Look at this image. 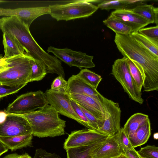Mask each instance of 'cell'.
Returning <instances> with one entry per match:
<instances>
[{
    "label": "cell",
    "instance_id": "obj_28",
    "mask_svg": "<svg viewBox=\"0 0 158 158\" xmlns=\"http://www.w3.org/2000/svg\"><path fill=\"white\" fill-rule=\"evenodd\" d=\"M130 35L144 48L158 57V46L138 32H133Z\"/></svg>",
    "mask_w": 158,
    "mask_h": 158
},
{
    "label": "cell",
    "instance_id": "obj_25",
    "mask_svg": "<svg viewBox=\"0 0 158 158\" xmlns=\"http://www.w3.org/2000/svg\"><path fill=\"white\" fill-rule=\"evenodd\" d=\"M127 62L130 73L140 91L143 85L145 76L143 70L137 63L127 58Z\"/></svg>",
    "mask_w": 158,
    "mask_h": 158
},
{
    "label": "cell",
    "instance_id": "obj_16",
    "mask_svg": "<svg viewBox=\"0 0 158 158\" xmlns=\"http://www.w3.org/2000/svg\"><path fill=\"white\" fill-rule=\"evenodd\" d=\"M111 14L123 23L131 27L132 33L137 32L141 28L151 23L138 15L133 12L131 9L115 10Z\"/></svg>",
    "mask_w": 158,
    "mask_h": 158
},
{
    "label": "cell",
    "instance_id": "obj_14",
    "mask_svg": "<svg viewBox=\"0 0 158 158\" xmlns=\"http://www.w3.org/2000/svg\"><path fill=\"white\" fill-rule=\"evenodd\" d=\"M123 150L115 135L108 136L95 145L89 154L90 158H110L118 156Z\"/></svg>",
    "mask_w": 158,
    "mask_h": 158
},
{
    "label": "cell",
    "instance_id": "obj_43",
    "mask_svg": "<svg viewBox=\"0 0 158 158\" xmlns=\"http://www.w3.org/2000/svg\"><path fill=\"white\" fill-rule=\"evenodd\" d=\"M18 155L16 153H12L7 155L2 158H16Z\"/></svg>",
    "mask_w": 158,
    "mask_h": 158
},
{
    "label": "cell",
    "instance_id": "obj_29",
    "mask_svg": "<svg viewBox=\"0 0 158 158\" xmlns=\"http://www.w3.org/2000/svg\"><path fill=\"white\" fill-rule=\"evenodd\" d=\"M77 75L96 89L102 79L100 75L86 69H81Z\"/></svg>",
    "mask_w": 158,
    "mask_h": 158
},
{
    "label": "cell",
    "instance_id": "obj_5",
    "mask_svg": "<svg viewBox=\"0 0 158 158\" xmlns=\"http://www.w3.org/2000/svg\"><path fill=\"white\" fill-rule=\"evenodd\" d=\"M0 29L3 33L10 34L16 38L31 55L38 48V44L31 35L29 28L18 17H3L0 19Z\"/></svg>",
    "mask_w": 158,
    "mask_h": 158
},
{
    "label": "cell",
    "instance_id": "obj_23",
    "mask_svg": "<svg viewBox=\"0 0 158 158\" xmlns=\"http://www.w3.org/2000/svg\"><path fill=\"white\" fill-rule=\"evenodd\" d=\"M148 118V115L140 113H136L131 115L123 127L128 137L133 134Z\"/></svg>",
    "mask_w": 158,
    "mask_h": 158
},
{
    "label": "cell",
    "instance_id": "obj_46",
    "mask_svg": "<svg viewBox=\"0 0 158 158\" xmlns=\"http://www.w3.org/2000/svg\"><path fill=\"white\" fill-rule=\"evenodd\" d=\"M3 56H2V55L1 54H0V60L2 58H3Z\"/></svg>",
    "mask_w": 158,
    "mask_h": 158
},
{
    "label": "cell",
    "instance_id": "obj_12",
    "mask_svg": "<svg viewBox=\"0 0 158 158\" xmlns=\"http://www.w3.org/2000/svg\"><path fill=\"white\" fill-rule=\"evenodd\" d=\"M7 114L5 121L0 124V136L32 134L29 123L22 115Z\"/></svg>",
    "mask_w": 158,
    "mask_h": 158
},
{
    "label": "cell",
    "instance_id": "obj_31",
    "mask_svg": "<svg viewBox=\"0 0 158 158\" xmlns=\"http://www.w3.org/2000/svg\"><path fill=\"white\" fill-rule=\"evenodd\" d=\"M115 135L123 151L124 150H133L135 149L132 145L128 136L123 127L121 128L119 131Z\"/></svg>",
    "mask_w": 158,
    "mask_h": 158
},
{
    "label": "cell",
    "instance_id": "obj_32",
    "mask_svg": "<svg viewBox=\"0 0 158 158\" xmlns=\"http://www.w3.org/2000/svg\"><path fill=\"white\" fill-rule=\"evenodd\" d=\"M137 152L142 158H158V147L155 145H147Z\"/></svg>",
    "mask_w": 158,
    "mask_h": 158
},
{
    "label": "cell",
    "instance_id": "obj_40",
    "mask_svg": "<svg viewBox=\"0 0 158 158\" xmlns=\"http://www.w3.org/2000/svg\"><path fill=\"white\" fill-rule=\"evenodd\" d=\"M7 114L5 111H0V124L2 123L5 121Z\"/></svg>",
    "mask_w": 158,
    "mask_h": 158
},
{
    "label": "cell",
    "instance_id": "obj_34",
    "mask_svg": "<svg viewBox=\"0 0 158 158\" xmlns=\"http://www.w3.org/2000/svg\"><path fill=\"white\" fill-rule=\"evenodd\" d=\"M26 85L24 84L13 87L0 85V98L18 92Z\"/></svg>",
    "mask_w": 158,
    "mask_h": 158
},
{
    "label": "cell",
    "instance_id": "obj_19",
    "mask_svg": "<svg viewBox=\"0 0 158 158\" xmlns=\"http://www.w3.org/2000/svg\"><path fill=\"white\" fill-rule=\"evenodd\" d=\"M32 134L12 136H0V141L12 151L23 148L32 146Z\"/></svg>",
    "mask_w": 158,
    "mask_h": 158
},
{
    "label": "cell",
    "instance_id": "obj_44",
    "mask_svg": "<svg viewBox=\"0 0 158 158\" xmlns=\"http://www.w3.org/2000/svg\"><path fill=\"white\" fill-rule=\"evenodd\" d=\"M110 158H128V157L123 153L118 156Z\"/></svg>",
    "mask_w": 158,
    "mask_h": 158
},
{
    "label": "cell",
    "instance_id": "obj_33",
    "mask_svg": "<svg viewBox=\"0 0 158 158\" xmlns=\"http://www.w3.org/2000/svg\"><path fill=\"white\" fill-rule=\"evenodd\" d=\"M67 85V82L64 78L59 76L53 81L51 89L56 91L65 92Z\"/></svg>",
    "mask_w": 158,
    "mask_h": 158
},
{
    "label": "cell",
    "instance_id": "obj_42",
    "mask_svg": "<svg viewBox=\"0 0 158 158\" xmlns=\"http://www.w3.org/2000/svg\"><path fill=\"white\" fill-rule=\"evenodd\" d=\"M16 158H32V157L28 154L25 153L22 155L18 154Z\"/></svg>",
    "mask_w": 158,
    "mask_h": 158
},
{
    "label": "cell",
    "instance_id": "obj_7",
    "mask_svg": "<svg viewBox=\"0 0 158 158\" xmlns=\"http://www.w3.org/2000/svg\"><path fill=\"white\" fill-rule=\"evenodd\" d=\"M127 59V58L123 57L116 60L112 66L111 74L120 84L130 98L142 104L143 99L141 92L138 89L131 75Z\"/></svg>",
    "mask_w": 158,
    "mask_h": 158
},
{
    "label": "cell",
    "instance_id": "obj_36",
    "mask_svg": "<svg viewBox=\"0 0 158 158\" xmlns=\"http://www.w3.org/2000/svg\"><path fill=\"white\" fill-rule=\"evenodd\" d=\"M70 102L71 106L74 111L81 120L86 124L87 126V128L89 129H93L88 120L82 110L78 106L77 103L71 99Z\"/></svg>",
    "mask_w": 158,
    "mask_h": 158
},
{
    "label": "cell",
    "instance_id": "obj_39",
    "mask_svg": "<svg viewBox=\"0 0 158 158\" xmlns=\"http://www.w3.org/2000/svg\"><path fill=\"white\" fill-rule=\"evenodd\" d=\"M8 62L6 59L2 58L0 60V71L5 69L7 66Z\"/></svg>",
    "mask_w": 158,
    "mask_h": 158
},
{
    "label": "cell",
    "instance_id": "obj_35",
    "mask_svg": "<svg viewBox=\"0 0 158 158\" xmlns=\"http://www.w3.org/2000/svg\"><path fill=\"white\" fill-rule=\"evenodd\" d=\"M77 104L88 120L93 129L98 131L99 128L102 126L99 121L90 113Z\"/></svg>",
    "mask_w": 158,
    "mask_h": 158
},
{
    "label": "cell",
    "instance_id": "obj_21",
    "mask_svg": "<svg viewBox=\"0 0 158 158\" xmlns=\"http://www.w3.org/2000/svg\"><path fill=\"white\" fill-rule=\"evenodd\" d=\"M151 133V123L148 118L132 135L128 136L134 148L145 144L148 140Z\"/></svg>",
    "mask_w": 158,
    "mask_h": 158
},
{
    "label": "cell",
    "instance_id": "obj_30",
    "mask_svg": "<svg viewBox=\"0 0 158 158\" xmlns=\"http://www.w3.org/2000/svg\"><path fill=\"white\" fill-rule=\"evenodd\" d=\"M158 46V26L147 28H143L138 32Z\"/></svg>",
    "mask_w": 158,
    "mask_h": 158
},
{
    "label": "cell",
    "instance_id": "obj_41",
    "mask_svg": "<svg viewBox=\"0 0 158 158\" xmlns=\"http://www.w3.org/2000/svg\"><path fill=\"white\" fill-rule=\"evenodd\" d=\"M8 149L0 141V156L4 153L7 152Z\"/></svg>",
    "mask_w": 158,
    "mask_h": 158
},
{
    "label": "cell",
    "instance_id": "obj_37",
    "mask_svg": "<svg viewBox=\"0 0 158 158\" xmlns=\"http://www.w3.org/2000/svg\"><path fill=\"white\" fill-rule=\"evenodd\" d=\"M59 155L55 153H51L40 148L36 150L33 158H60Z\"/></svg>",
    "mask_w": 158,
    "mask_h": 158
},
{
    "label": "cell",
    "instance_id": "obj_4",
    "mask_svg": "<svg viewBox=\"0 0 158 158\" xmlns=\"http://www.w3.org/2000/svg\"><path fill=\"white\" fill-rule=\"evenodd\" d=\"M48 6L49 14L57 21L88 17L98 9L88 0L76 1L66 4H56Z\"/></svg>",
    "mask_w": 158,
    "mask_h": 158
},
{
    "label": "cell",
    "instance_id": "obj_17",
    "mask_svg": "<svg viewBox=\"0 0 158 158\" xmlns=\"http://www.w3.org/2000/svg\"><path fill=\"white\" fill-rule=\"evenodd\" d=\"M67 82L65 92L68 94H84L99 100V95L100 93L97 89L89 85L77 75H73L69 79Z\"/></svg>",
    "mask_w": 158,
    "mask_h": 158
},
{
    "label": "cell",
    "instance_id": "obj_18",
    "mask_svg": "<svg viewBox=\"0 0 158 158\" xmlns=\"http://www.w3.org/2000/svg\"><path fill=\"white\" fill-rule=\"evenodd\" d=\"M2 36L4 53L3 58L27 54L25 48L14 36L6 33H3Z\"/></svg>",
    "mask_w": 158,
    "mask_h": 158
},
{
    "label": "cell",
    "instance_id": "obj_10",
    "mask_svg": "<svg viewBox=\"0 0 158 158\" xmlns=\"http://www.w3.org/2000/svg\"><path fill=\"white\" fill-rule=\"evenodd\" d=\"M47 51L70 67L75 66L81 69L83 68H92L95 66L92 61L94 57L85 53L67 48H59L52 46L48 47Z\"/></svg>",
    "mask_w": 158,
    "mask_h": 158
},
{
    "label": "cell",
    "instance_id": "obj_11",
    "mask_svg": "<svg viewBox=\"0 0 158 158\" xmlns=\"http://www.w3.org/2000/svg\"><path fill=\"white\" fill-rule=\"evenodd\" d=\"M109 136L89 128L72 131L65 140V150L76 147L89 146L104 140Z\"/></svg>",
    "mask_w": 158,
    "mask_h": 158
},
{
    "label": "cell",
    "instance_id": "obj_13",
    "mask_svg": "<svg viewBox=\"0 0 158 158\" xmlns=\"http://www.w3.org/2000/svg\"><path fill=\"white\" fill-rule=\"evenodd\" d=\"M49 14L48 6L19 8L15 9L0 7V16H16L30 28L32 22L39 17Z\"/></svg>",
    "mask_w": 158,
    "mask_h": 158
},
{
    "label": "cell",
    "instance_id": "obj_15",
    "mask_svg": "<svg viewBox=\"0 0 158 158\" xmlns=\"http://www.w3.org/2000/svg\"><path fill=\"white\" fill-rule=\"evenodd\" d=\"M70 98L92 114L102 125L104 111L100 101L89 96L77 94H69Z\"/></svg>",
    "mask_w": 158,
    "mask_h": 158
},
{
    "label": "cell",
    "instance_id": "obj_27",
    "mask_svg": "<svg viewBox=\"0 0 158 158\" xmlns=\"http://www.w3.org/2000/svg\"><path fill=\"white\" fill-rule=\"evenodd\" d=\"M98 143L89 146H80L68 149L66 150L67 157L90 158L89 154L91 149Z\"/></svg>",
    "mask_w": 158,
    "mask_h": 158
},
{
    "label": "cell",
    "instance_id": "obj_47",
    "mask_svg": "<svg viewBox=\"0 0 158 158\" xmlns=\"http://www.w3.org/2000/svg\"><path fill=\"white\" fill-rule=\"evenodd\" d=\"M5 2L6 1H1V0H0V3H2L3 2Z\"/></svg>",
    "mask_w": 158,
    "mask_h": 158
},
{
    "label": "cell",
    "instance_id": "obj_3",
    "mask_svg": "<svg viewBox=\"0 0 158 158\" xmlns=\"http://www.w3.org/2000/svg\"><path fill=\"white\" fill-rule=\"evenodd\" d=\"M31 57L26 54L5 59L8 64L0 71V84L13 87L27 85L30 82Z\"/></svg>",
    "mask_w": 158,
    "mask_h": 158
},
{
    "label": "cell",
    "instance_id": "obj_26",
    "mask_svg": "<svg viewBox=\"0 0 158 158\" xmlns=\"http://www.w3.org/2000/svg\"><path fill=\"white\" fill-rule=\"evenodd\" d=\"M31 67L30 82L42 80L47 74L44 64L41 61L32 57L30 60Z\"/></svg>",
    "mask_w": 158,
    "mask_h": 158
},
{
    "label": "cell",
    "instance_id": "obj_20",
    "mask_svg": "<svg viewBox=\"0 0 158 158\" xmlns=\"http://www.w3.org/2000/svg\"><path fill=\"white\" fill-rule=\"evenodd\" d=\"M145 0H103L97 6L102 10L132 9L137 5L145 3Z\"/></svg>",
    "mask_w": 158,
    "mask_h": 158
},
{
    "label": "cell",
    "instance_id": "obj_2",
    "mask_svg": "<svg viewBox=\"0 0 158 158\" xmlns=\"http://www.w3.org/2000/svg\"><path fill=\"white\" fill-rule=\"evenodd\" d=\"M22 115L29 123L34 136L53 137L64 134L66 121L61 119L58 112L48 104L36 110Z\"/></svg>",
    "mask_w": 158,
    "mask_h": 158
},
{
    "label": "cell",
    "instance_id": "obj_8",
    "mask_svg": "<svg viewBox=\"0 0 158 158\" xmlns=\"http://www.w3.org/2000/svg\"><path fill=\"white\" fill-rule=\"evenodd\" d=\"M99 99L103 107L105 119L98 131L109 136L115 135L120 129L121 111L119 104L105 98L100 94Z\"/></svg>",
    "mask_w": 158,
    "mask_h": 158
},
{
    "label": "cell",
    "instance_id": "obj_9",
    "mask_svg": "<svg viewBox=\"0 0 158 158\" xmlns=\"http://www.w3.org/2000/svg\"><path fill=\"white\" fill-rule=\"evenodd\" d=\"M48 103L53 107L58 113L72 118L87 127L86 124L76 114L70 102L69 95L65 92L58 91L51 89L45 93Z\"/></svg>",
    "mask_w": 158,
    "mask_h": 158
},
{
    "label": "cell",
    "instance_id": "obj_1",
    "mask_svg": "<svg viewBox=\"0 0 158 158\" xmlns=\"http://www.w3.org/2000/svg\"><path fill=\"white\" fill-rule=\"evenodd\" d=\"M114 41L118 50L125 57L139 64L145 76L144 91L158 90V57L144 48L130 35L115 34Z\"/></svg>",
    "mask_w": 158,
    "mask_h": 158
},
{
    "label": "cell",
    "instance_id": "obj_38",
    "mask_svg": "<svg viewBox=\"0 0 158 158\" xmlns=\"http://www.w3.org/2000/svg\"><path fill=\"white\" fill-rule=\"evenodd\" d=\"M123 152L128 158H142L135 149L133 150H124Z\"/></svg>",
    "mask_w": 158,
    "mask_h": 158
},
{
    "label": "cell",
    "instance_id": "obj_6",
    "mask_svg": "<svg viewBox=\"0 0 158 158\" xmlns=\"http://www.w3.org/2000/svg\"><path fill=\"white\" fill-rule=\"evenodd\" d=\"M47 104L45 95L42 91L30 92L18 97L4 111L9 114H23L41 108Z\"/></svg>",
    "mask_w": 158,
    "mask_h": 158
},
{
    "label": "cell",
    "instance_id": "obj_48",
    "mask_svg": "<svg viewBox=\"0 0 158 158\" xmlns=\"http://www.w3.org/2000/svg\"><path fill=\"white\" fill-rule=\"evenodd\" d=\"M0 85H1V84H0Z\"/></svg>",
    "mask_w": 158,
    "mask_h": 158
},
{
    "label": "cell",
    "instance_id": "obj_24",
    "mask_svg": "<svg viewBox=\"0 0 158 158\" xmlns=\"http://www.w3.org/2000/svg\"><path fill=\"white\" fill-rule=\"evenodd\" d=\"M103 24L115 34L128 35L132 33V28L118 20L111 14L103 21Z\"/></svg>",
    "mask_w": 158,
    "mask_h": 158
},
{
    "label": "cell",
    "instance_id": "obj_22",
    "mask_svg": "<svg viewBox=\"0 0 158 158\" xmlns=\"http://www.w3.org/2000/svg\"><path fill=\"white\" fill-rule=\"evenodd\" d=\"M134 13L138 15L151 23L158 25V8L152 5L146 3L137 5L131 9Z\"/></svg>",
    "mask_w": 158,
    "mask_h": 158
},
{
    "label": "cell",
    "instance_id": "obj_45",
    "mask_svg": "<svg viewBox=\"0 0 158 158\" xmlns=\"http://www.w3.org/2000/svg\"><path fill=\"white\" fill-rule=\"evenodd\" d=\"M153 137L154 139H158V133H155L154 134Z\"/></svg>",
    "mask_w": 158,
    "mask_h": 158
}]
</instances>
